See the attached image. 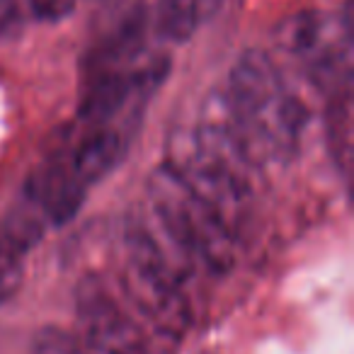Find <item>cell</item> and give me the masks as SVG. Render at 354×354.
<instances>
[{
	"instance_id": "4",
	"label": "cell",
	"mask_w": 354,
	"mask_h": 354,
	"mask_svg": "<svg viewBox=\"0 0 354 354\" xmlns=\"http://www.w3.org/2000/svg\"><path fill=\"white\" fill-rule=\"evenodd\" d=\"M349 6L344 8L342 20H335L325 12H299L281 25V46L291 54V59L301 66L308 80L325 95L349 88L352 68H349Z\"/></svg>"
},
{
	"instance_id": "10",
	"label": "cell",
	"mask_w": 354,
	"mask_h": 354,
	"mask_svg": "<svg viewBox=\"0 0 354 354\" xmlns=\"http://www.w3.org/2000/svg\"><path fill=\"white\" fill-rule=\"evenodd\" d=\"M25 255L27 250L0 228V306L10 301L25 281Z\"/></svg>"
},
{
	"instance_id": "12",
	"label": "cell",
	"mask_w": 354,
	"mask_h": 354,
	"mask_svg": "<svg viewBox=\"0 0 354 354\" xmlns=\"http://www.w3.org/2000/svg\"><path fill=\"white\" fill-rule=\"evenodd\" d=\"M75 0H27V10L32 20L56 22L73 12Z\"/></svg>"
},
{
	"instance_id": "5",
	"label": "cell",
	"mask_w": 354,
	"mask_h": 354,
	"mask_svg": "<svg viewBox=\"0 0 354 354\" xmlns=\"http://www.w3.org/2000/svg\"><path fill=\"white\" fill-rule=\"evenodd\" d=\"M75 315L80 339L93 354H148L141 325L97 277H85L78 284Z\"/></svg>"
},
{
	"instance_id": "9",
	"label": "cell",
	"mask_w": 354,
	"mask_h": 354,
	"mask_svg": "<svg viewBox=\"0 0 354 354\" xmlns=\"http://www.w3.org/2000/svg\"><path fill=\"white\" fill-rule=\"evenodd\" d=\"M352 90L344 88L330 95V112H328V133L330 143H333L335 160L339 162L342 170H347L349 162V136H352Z\"/></svg>"
},
{
	"instance_id": "7",
	"label": "cell",
	"mask_w": 354,
	"mask_h": 354,
	"mask_svg": "<svg viewBox=\"0 0 354 354\" xmlns=\"http://www.w3.org/2000/svg\"><path fill=\"white\" fill-rule=\"evenodd\" d=\"M83 133L75 138L64 156L68 170L85 189L97 185L122 162L129 136L114 124H83Z\"/></svg>"
},
{
	"instance_id": "2",
	"label": "cell",
	"mask_w": 354,
	"mask_h": 354,
	"mask_svg": "<svg viewBox=\"0 0 354 354\" xmlns=\"http://www.w3.org/2000/svg\"><path fill=\"white\" fill-rule=\"evenodd\" d=\"M148 207L167 233L209 272L223 274L233 270L238 233L165 165L148 180Z\"/></svg>"
},
{
	"instance_id": "3",
	"label": "cell",
	"mask_w": 354,
	"mask_h": 354,
	"mask_svg": "<svg viewBox=\"0 0 354 354\" xmlns=\"http://www.w3.org/2000/svg\"><path fill=\"white\" fill-rule=\"evenodd\" d=\"M119 284L133 310L158 333L172 339L185 337L192 325V308L183 294V281L162 262L136 218H129L124 231Z\"/></svg>"
},
{
	"instance_id": "1",
	"label": "cell",
	"mask_w": 354,
	"mask_h": 354,
	"mask_svg": "<svg viewBox=\"0 0 354 354\" xmlns=\"http://www.w3.org/2000/svg\"><path fill=\"white\" fill-rule=\"evenodd\" d=\"M223 102L252 167L294 158L306 107L265 51H243L231 71Z\"/></svg>"
},
{
	"instance_id": "8",
	"label": "cell",
	"mask_w": 354,
	"mask_h": 354,
	"mask_svg": "<svg viewBox=\"0 0 354 354\" xmlns=\"http://www.w3.org/2000/svg\"><path fill=\"white\" fill-rule=\"evenodd\" d=\"M221 0H160L156 32L162 41L185 44L214 15Z\"/></svg>"
},
{
	"instance_id": "6",
	"label": "cell",
	"mask_w": 354,
	"mask_h": 354,
	"mask_svg": "<svg viewBox=\"0 0 354 354\" xmlns=\"http://www.w3.org/2000/svg\"><path fill=\"white\" fill-rule=\"evenodd\" d=\"M88 189L68 170L64 158L44 162L25 187V202L44 218L46 226H61L78 214Z\"/></svg>"
},
{
	"instance_id": "11",
	"label": "cell",
	"mask_w": 354,
	"mask_h": 354,
	"mask_svg": "<svg viewBox=\"0 0 354 354\" xmlns=\"http://www.w3.org/2000/svg\"><path fill=\"white\" fill-rule=\"evenodd\" d=\"M30 354H93V352H90L83 339L73 337L71 333H64L59 328H44L32 339Z\"/></svg>"
}]
</instances>
